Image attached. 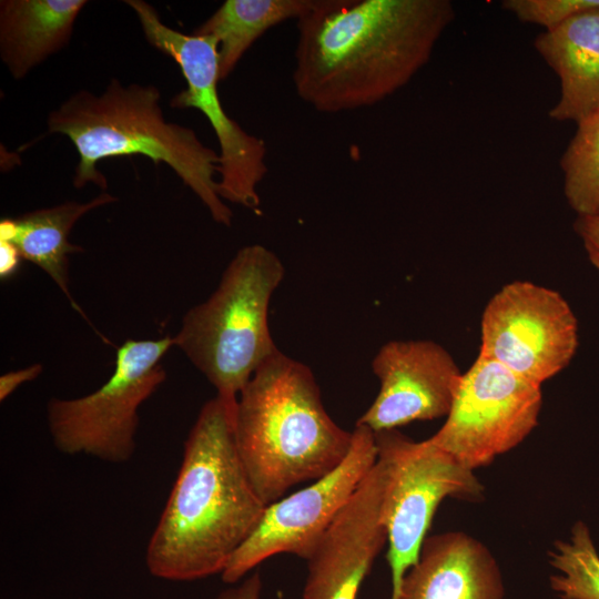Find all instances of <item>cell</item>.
I'll return each instance as SVG.
<instances>
[{"instance_id":"cell-14","label":"cell","mask_w":599,"mask_h":599,"mask_svg":"<svg viewBox=\"0 0 599 599\" xmlns=\"http://www.w3.org/2000/svg\"><path fill=\"white\" fill-rule=\"evenodd\" d=\"M498 564L489 549L464 531L427 537L396 599H504Z\"/></svg>"},{"instance_id":"cell-23","label":"cell","mask_w":599,"mask_h":599,"mask_svg":"<svg viewBox=\"0 0 599 599\" xmlns=\"http://www.w3.org/2000/svg\"><path fill=\"white\" fill-rule=\"evenodd\" d=\"M42 368L41 364H33L2 375L0 377V400L7 399L20 385L35 379L42 373Z\"/></svg>"},{"instance_id":"cell-2","label":"cell","mask_w":599,"mask_h":599,"mask_svg":"<svg viewBox=\"0 0 599 599\" xmlns=\"http://www.w3.org/2000/svg\"><path fill=\"white\" fill-rule=\"evenodd\" d=\"M234 416L215 396L184 441L176 479L145 551L150 573L193 581L222 573L258 524L266 505L240 457Z\"/></svg>"},{"instance_id":"cell-5","label":"cell","mask_w":599,"mask_h":599,"mask_svg":"<svg viewBox=\"0 0 599 599\" xmlns=\"http://www.w3.org/2000/svg\"><path fill=\"white\" fill-rule=\"evenodd\" d=\"M280 257L261 244L237 251L216 290L190 308L174 346L205 376L235 413L254 372L280 349L268 325L272 295L283 281Z\"/></svg>"},{"instance_id":"cell-19","label":"cell","mask_w":599,"mask_h":599,"mask_svg":"<svg viewBox=\"0 0 599 599\" xmlns=\"http://www.w3.org/2000/svg\"><path fill=\"white\" fill-rule=\"evenodd\" d=\"M564 194L577 215L599 211V112L577 124L561 159Z\"/></svg>"},{"instance_id":"cell-8","label":"cell","mask_w":599,"mask_h":599,"mask_svg":"<svg viewBox=\"0 0 599 599\" xmlns=\"http://www.w3.org/2000/svg\"><path fill=\"white\" fill-rule=\"evenodd\" d=\"M146 41L179 65L186 88L175 94L174 109H197L210 122L220 146L217 181L222 200L258 211V184L267 174L263 139L246 132L230 118L220 100L217 41L211 35L185 34L162 22L158 11L143 0H126Z\"/></svg>"},{"instance_id":"cell-11","label":"cell","mask_w":599,"mask_h":599,"mask_svg":"<svg viewBox=\"0 0 599 599\" xmlns=\"http://www.w3.org/2000/svg\"><path fill=\"white\" fill-rule=\"evenodd\" d=\"M480 341L479 355L541 386L573 358L579 344L578 322L560 293L514 281L488 301L481 315Z\"/></svg>"},{"instance_id":"cell-17","label":"cell","mask_w":599,"mask_h":599,"mask_svg":"<svg viewBox=\"0 0 599 599\" xmlns=\"http://www.w3.org/2000/svg\"><path fill=\"white\" fill-rule=\"evenodd\" d=\"M115 201L113 195L101 192L85 203L68 201L16 219H4L0 223V238L13 243L22 258L45 272L85 319L69 288V256L83 248L70 243L69 234L83 215Z\"/></svg>"},{"instance_id":"cell-13","label":"cell","mask_w":599,"mask_h":599,"mask_svg":"<svg viewBox=\"0 0 599 599\" xmlns=\"http://www.w3.org/2000/svg\"><path fill=\"white\" fill-rule=\"evenodd\" d=\"M384 465H375L325 531L307 561L303 599H356L387 542Z\"/></svg>"},{"instance_id":"cell-9","label":"cell","mask_w":599,"mask_h":599,"mask_svg":"<svg viewBox=\"0 0 599 599\" xmlns=\"http://www.w3.org/2000/svg\"><path fill=\"white\" fill-rule=\"evenodd\" d=\"M541 406V386L478 354L463 373L444 425L429 439L475 470L522 443Z\"/></svg>"},{"instance_id":"cell-22","label":"cell","mask_w":599,"mask_h":599,"mask_svg":"<svg viewBox=\"0 0 599 599\" xmlns=\"http://www.w3.org/2000/svg\"><path fill=\"white\" fill-rule=\"evenodd\" d=\"M573 230L581 240L590 263L599 273V211L577 215Z\"/></svg>"},{"instance_id":"cell-16","label":"cell","mask_w":599,"mask_h":599,"mask_svg":"<svg viewBox=\"0 0 599 599\" xmlns=\"http://www.w3.org/2000/svg\"><path fill=\"white\" fill-rule=\"evenodd\" d=\"M85 0L0 1V55L13 79L24 78L70 41Z\"/></svg>"},{"instance_id":"cell-18","label":"cell","mask_w":599,"mask_h":599,"mask_svg":"<svg viewBox=\"0 0 599 599\" xmlns=\"http://www.w3.org/2000/svg\"><path fill=\"white\" fill-rule=\"evenodd\" d=\"M315 0H226L193 31L219 44L220 79L225 80L251 45L270 28L298 19Z\"/></svg>"},{"instance_id":"cell-3","label":"cell","mask_w":599,"mask_h":599,"mask_svg":"<svg viewBox=\"0 0 599 599\" xmlns=\"http://www.w3.org/2000/svg\"><path fill=\"white\" fill-rule=\"evenodd\" d=\"M234 437L248 478L267 506L290 488L334 470L351 450L353 432L331 418L311 368L278 351L241 390Z\"/></svg>"},{"instance_id":"cell-12","label":"cell","mask_w":599,"mask_h":599,"mask_svg":"<svg viewBox=\"0 0 599 599\" xmlns=\"http://www.w3.org/2000/svg\"><path fill=\"white\" fill-rule=\"evenodd\" d=\"M379 390L356 425L374 433L413 422L446 417L463 373L453 356L433 341H390L372 362Z\"/></svg>"},{"instance_id":"cell-25","label":"cell","mask_w":599,"mask_h":599,"mask_svg":"<svg viewBox=\"0 0 599 599\" xmlns=\"http://www.w3.org/2000/svg\"><path fill=\"white\" fill-rule=\"evenodd\" d=\"M22 258L13 243L0 238V276L2 280L11 276L19 267Z\"/></svg>"},{"instance_id":"cell-21","label":"cell","mask_w":599,"mask_h":599,"mask_svg":"<svg viewBox=\"0 0 599 599\" xmlns=\"http://www.w3.org/2000/svg\"><path fill=\"white\" fill-rule=\"evenodd\" d=\"M501 7L520 22L550 31L578 13L599 7V0H505Z\"/></svg>"},{"instance_id":"cell-1","label":"cell","mask_w":599,"mask_h":599,"mask_svg":"<svg viewBox=\"0 0 599 599\" xmlns=\"http://www.w3.org/2000/svg\"><path fill=\"white\" fill-rule=\"evenodd\" d=\"M454 19L449 0H315L297 19L295 92L322 113L377 104L427 64Z\"/></svg>"},{"instance_id":"cell-24","label":"cell","mask_w":599,"mask_h":599,"mask_svg":"<svg viewBox=\"0 0 599 599\" xmlns=\"http://www.w3.org/2000/svg\"><path fill=\"white\" fill-rule=\"evenodd\" d=\"M262 579L257 571L246 577L240 585L230 587L220 592L214 599H260Z\"/></svg>"},{"instance_id":"cell-7","label":"cell","mask_w":599,"mask_h":599,"mask_svg":"<svg viewBox=\"0 0 599 599\" xmlns=\"http://www.w3.org/2000/svg\"><path fill=\"white\" fill-rule=\"evenodd\" d=\"M375 434L377 458L386 473L383 520L387 532V561L392 595L417 561L439 504L448 497L478 501L484 486L465 467L429 438L415 441L397 429Z\"/></svg>"},{"instance_id":"cell-15","label":"cell","mask_w":599,"mask_h":599,"mask_svg":"<svg viewBox=\"0 0 599 599\" xmlns=\"http://www.w3.org/2000/svg\"><path fill=\"white\" fill-rule=\"evenodd\" d=\"M534 45L560 81L550 119L578 124L599 112V7L542 31Z\"/></svg>"},{"instance_id":"cell-10","label":"cell","mask_w":599,"mask_h":599,"mask_svg":"<svg viewBox=\"0 0 599 599\" xmlns=\"http://www.w3.org/2000/svg\"><path fill=\"white\" fill-rule=\"evenodd\" d=\"M376 460L374 432L356 425L351 450L334 470L265 507L254 530L226 564L222 580L236 583L261 562L280 554L307 560Z\"/></svg>"},{"instance_id":"cell-20","label":"cell","mask_w":599,"mask_h":599,"mask_svg":"<svg viewBox=\"0 0 599 599\" xmlns=\"http://www.w3.org/2000/svg\"><path fill=\"white\" fill-rule=\"evenodd\" d=\"M549 558L558 570L550 587L561 599H599V555L585 522L575 524L569 540L556 541Z\"/></svg>"},{"instance_id":"cell-6","label":"cell","mask_w":599,"mask_h":599,"mask_svg":"<svg viewBox=\"0 0 599 599\" xmlns=\"http://www.w3.org/2000/svg\"><path fill=\"white\" fill-rule=\"evenodd\" d=\"M173 337L126 339L114 369L98 389L82 397L51 398L47 420L53 445L65 455H87L122 464L135 451L139 408L166 378L161 359Z\"/></svg>"},{"instance_id":"cell-4","label":"cell","mask_w":599,"mask_h":599,"mask_svg":"<svg viewBox=\"0 0 599 599\" xmlns=\"http://www.w3.org/2000/svg\"><path fill=\"white\" fill-rule=\"evenodd\" d=\"M160 98L152 84L112 79L102 93L78 91L49 113L48 132L69 138L79 154L73 185L93 183L105 192L106 180L97 169L101 160L144 155L170 166L212 219L230 226L233 214L219 195L215 180L219 153L193 129L166 121Z\"/></svg>"}]
</instances>
